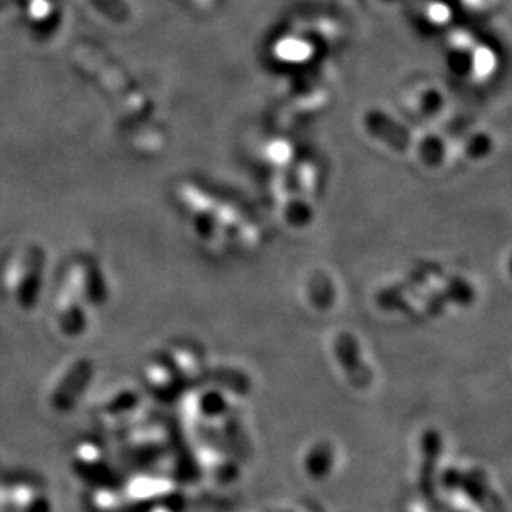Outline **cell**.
<instances>
[{
    "label": "cell",
    "mask_w": 512,
    "mask_h": 512,
    "mask_svg": "<svg viewBox=\"0 0 512 512\" xmlns=\"http://www.w3.org/2000/svg\"><path fill=\"white\" fill-rule=\"evenodd\" d=\"M108 282L100 262L78 256L68 261L52 297V324L63 339H80L108 300Z\"/></svg>",
    "instance_id": "cell-1"
},
{
    "label": "cell",
    "mask_w": 512,
    "mask_h": 512,
    "mask_svg": "<svg viewBox=\"0 0 512 512\" xmlns=\"http://www.w3.org/2000/svg\"><path fill=\"white\" fill-rule=\"evenodd\" d=\"M206 357L203 348L193 342H171L143 367V383L158 400L168 401L188 395L196 380L203 375Z\"/></svg>",
    "instance_id": "cell-2"
},
{
    "label": "cell",
    "mask_w": 512,
    "mask_h": 512,
    "mask_svg": "<svg viewBox=\"0 0 512 512\" xmlns=\"http://www.w3.org/2000/svg\"><path fill=\"white\" fill-rule=\"evenodd\" d=\"M47 262L42 249L20 247L0 267V294L12 309L30 314L44 295Z\"/></svg>",
    "instance_id": "cell-3"
},
{
    "label": "cell",
    "mask_w": 512,
    "mask_h": 512,
    "mask_svg": "<svg viewBox=\"0 0 512 512\" xmlns=\"http://www.w3.org/2000/svg\"><path fill=\"white\" fill-rule=\"evenodd\" d=\"M95 362L88 357L70 358L60 363L45 387V403L57 415H70L87 397L95 378Z\"/></svg>",
    "instance_id": "cell-4"
},
{
    "label": "cell",
    "mask_w": 512,
    "mask_h": 512,
    "mask_svg": "<svg viewBox=\"0 0 512 512\" xmlns=\"http://www.w3.org/2000/svg\"><path fill=\"white\" fill-rule=\"evenodd\" d=\"M332 363L343 383L355 392H368L377 372L368 362V350L355 334H337L332 339Z\"/></svg>",
    "instance_id": "cell-5"
},
{
    "label": "cell",
    "mask_w": 512,
    "mask_h": 512,
    "mask_svg": "<svg viewBox=\"0 0 512 512\" xmlns=\"http://www.w3.org/2000/svg\"><path fill=\"white\" fill-rule=\"evenodd\" d=\"M70 466H72L73 476H77L82 483L87 484V488H97L110 483L113 464L108 453L107 446L102 441L88 440L78 441L73 446L72 456H70Z\"/></svg>",
    "instance_id": "cell-6"
},
{
    "label": "cell",
    "mask_w": 512,
    "mask_h": 512,
    "mask_svg": "<svg viewBox=\"0 0 512 512\" xmlns=\"http://www.w3.org/2000/svg\"><path fill=\"white\" fill-rule=\"evenodd\" d=\"M302 471L310 481H329L340 468V451L330 441H315L302 455Z\"/></svg>",
    "instance_id": "cell-7"
},
{
    "label": "cell",
    "mask_w": 512,
    "mask_h": 512,
    "mask_svg": "<svg viewBox=\"0 0 512 512\" xmlns=\"http://www.w3.org/2000/svg\"><path fill=\"white\" fill-rule=\"evenodd\" d=\"M339 299L337 281L332 276H310L305 282V300L314 310L329 312Z\"/></svg>",
    "instance_id": "cell-8"
},
{
    "label": "cell",
    "mask_w": 512,
    "mask_h": 512,
    "mask_svg": "<svg viewBox=\"0 0 512 512\" xmlns=\"http://www.w3.org/2000/svg\"><path fill=\"white\" fill-rule=\"evenodd\" d=\"M143 512H178L171 504L156 503L153 506L143 509Z\"/></svg>",
    "instance_id": "cell-9"
},
{
    "label": "cell",
    "mask_w": 512,
    "mask_h": 512,
    "mask_svg": "<svg viewBox=\"0 0 512 512\" xmlns=\"http://www.w3.org/2000/svg\"><path fill=\"white\" fill-rule=\"evenodd\" d=\"M279 512H319L315 511V509L307 508V506H287V508L282 509Z\"/></svg>",
    "instance_id": "cell-10"
}]
</instances>
